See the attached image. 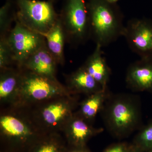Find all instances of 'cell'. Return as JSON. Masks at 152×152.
Instances as JSON below:
<instances>
[{
	"instance_id": "4",
	"label": "cell",
	"mask_w": 152,
	"mask_h": 152,
	"mask_svg": "<svg viewBox=\"0 0 152 152\" xmlns=\"http://www.w3.org/2000/svg\"><path fill=\"white\" fill-rule=\"evenodd\" d=\"M66 40L74 47L90 39L89 23L85 0H66L60 14Z\"/></svg>"
},
{
	"instance_id": "28",
	"label": "cell",
	"mask_w": 152,
	"mask_h": 152,
	"mask_svg": "<svg viewBox=\"0 0 152 152\" xmlns=\"http://www.w3.org/2000/svg\"><path fill=\"white\" fill-rule=\"evenodd\" d=\"M1 152H4V151H1Z\"/></svg>"
},
{
	"instance_id": "7",
	"label": "cell",
	"mask_w": 152,
	"mask_h": 152,
	"mask_svg": "<svg viewBox=\"0 0 152 152\" xmlns=\"http://www.w3.org/2000/svg\"><path fill=\"white\" fill-rule=\"evenodd\" d=\"M123 37L131 50L140 58L152 60V20L131 19L125 25Z\"/></svg>"
},
{
	"instance_id": "14",
	"label": "cell",
	"mask_w": 152,
	"mask_h": 152,
	"mask_svg": "<svg viewBox=\"0 0 152 152\" xmlns=\"http://www.w3.org/2000/svg\"><path fill=\"white\" fill-rule=\"evenodd\" d=\"M67 89L75 94H91L104 90L83 66L67 78Z\"/></svg>"
},
{
	"instance_id": "16",
	"label": "cell",
	"mask_w": 152,
	"mask_h": 152,
	"mask_svg": "<svg viewBox=\"0 0 152 152\" xmlns=\"http://www.w3.org/2000/svg\"><path fill=\"white\" fill-rule=\"evenodd\" d=\"M44 36L49 51L58 64L63 65L65 63L64 48L66 40L60 18L51 29Z\"/></svg>"
},
{
	"instance_id": "15",
	"label": "cell",
	"mask_w": 152,
	"mask_h": 152,
	"mask_svg": "<svg viewBox=\"0 0 152 152\" xmlns=\"http://www.w3.org/2000/svg\"><path fill=\"white\" fill-rule=\"evenodd\" d=\"M1 72L0 99L1 102H9L18 96L22 70L11 67L1 70Z\"/></svg>"
},
{
	"instance_id": "18",
	"label": "cell",
	"mask_w": 152,
	"mask_h": 152,
	"mask_svg": "<svg viewBox=\"0 0 152 152\" xmlns=\"http://www.w3.org/2000/svg\"><path fill=\"white\" fill-rule=\"evenodd\" d=\"M66 148L62 141L56 135L44 138H38L28 152H65Z\"/></svg>"
},
{
	"instance_id": "23",
	"label": "cell",
	"mask_w": 152,
	"mask_h": 152,
	"mask_svg": "<svg viewBox=\"0 0 152 152\" xmlns=\"http://www.w3.org/2000/svg\"><path fill=\"white\" fill-rule=\"evenodd\" d=\"M65 152H92L87 148L86 145L83 146H74L69 145L66 148Z\"/></svg>"
},
{
	"instance_id": "20",
	"label": "cell",
	"mask_w": 152,
	"mask_h": 152,
	"mask_svg": "<svg viewBox=\"0 0 152 152\" xmlns=\"http://www.w3.org/2000/svg\"><path fill=\"white\" fill-rule=\"evenodd\" d=\"M132 143L143 152L152 150V119L139 130Z\"/></svg>"
},
{
	"instance_id": "24",
	"label": "cell",
	"mask_w": 152,
	"mask_h": 152,
	"mask_svg": "<svg viewBox=\"0 0 152 152\" xmlns=\"http://www.w3.org/2000/svg\"><path fill=\"white\" fill-rule=\"evenodd\" d=\"M128 152H144L139 147L137 146L133 143L130 144Z\"/></svg>"
},
{
	"instance_id": "22",
	"label": "cell",
	"mask_w": 152,
	"mask_h": 152,
	"mask_svg": "<svg viewBox=\"0 0 152 152\" xmlns=\"http://www.w3.org/2000/svg\"><path fill=\"white\" fill-rule=\"evenodd\" d=\"M129 145L124 142L117 143L109 146L102 152H128Z\"/></svg>"
},
{
	"instance_id": "1",
	"label": "cell",
	"mask_w": 152,
	"mask_h": 152,
	"mask_svg": "<svg viewBox=\"0 0 152 152\" xmlns=\"http://www.w3.org/2000/svg\"><path fill=\"white\" fill-rule=\"evenodd\" d=\"M101 113L106 129L115 138L127 137L143 126L140 99L136 95L111 94Z\"/></svg>"
},
{
	"instance_id": "6",
	"label": "cell",
	"mask_w": 152,
	"mask_h": 152,
	"mask_svg": "<svg viewBox=\"0 0 152 152\" xmlns=\"http://www.w3.org/2000/svg\"><path fill=\"white\" fill-rule=\"evenodd\" d=\"M15 21V26L7 39L15 64L20 68L31 55L46 45V42L42 35L30 30L16 20Z\"/></svg>"
},
{
	"instance_id": "5",
	"label": "cell",
	"mask_w": 152,
	"mask_h": 152,
	"mask_svg": "<svg viewBox=\"0 0 152 152\" xmlns=\"http://www.w3.org/2000/svg\"><path fill=\"white\" fill-rule=\"evenodd\" d=\"M21 80L18 96L29 102H46L68 94L57 80H53L21 68Z\"/></svg>"
},
{
	"instance_id": "26",
	"label": "cell",
	"mask_w": 152,
	"mask_h": 152,
	"mask_svg": "<svg viewBox=\"0 0 152 152\" xmlns=\"http://www.w3.org/2000/svg\"><path fill=\"white\" fill-rule=\"evenodd\" d=\"M48 1H51L53 2V3L54 2L57 0H48Z\"/></svg>"
},
{
	"instance_id": "2",
	"label": "cell",
	"mask_w": 152,
	"mask_h": 152,
	"mask_svg": "<svg viewBox=\"0 0 152 152\" xmlns=\"http://www.w3.org/2000/svg\"><path fill=\"white\" fill-rule=\"evenodd\" d=\"M87 6L90 38L96 45L104 48L123 37L124 16L116 4L105 0H88Z\"/></svg>"
},
{
	"instance_id": "10",
	"label": "cell",
	"mask_w": 152,
	"mask_h": 152,
	"mask_svg": "<svg viewBox=\"0 0 152 152\" xmlns=\"http://www.w3.org/2000/svg\"><path fill=\"white\" fill-rule=\"evenodd\" d=\"M126 82L128 88L134 91L152 94V60L140 58L130 64Z\"/></svg>"
},
{
	"instance_id": "9",
	"label": "cell",
	"mask_w": 152,
	"mask_h": 152,
	"mask_svg": "<svg viewBox=\"0 0 152 152\" xmlns=\"http://www.w3.org/2000/svg\"><path fill=\"white\" fill-rule=\"evenodd\" d=\"M58 97L50 100L40 109L39 118L47 127L54 129L64 126L73 115L76 102L69 98Z\"/></svg>"
},
{
	"instance_id": "13",
	"label": "cell",
	"mask_w": 152,
	"mask_h": 152,
	"mask_svg": "<svg viewBox=\"0 0 152 152\" xmlns=\"http://www.w3.org/2000/svg\"><path fill=\"white\" fill-rule=\"evenodd\" d=\"M102 48L100 46L96 45L94 50L82 66L105 90L108 88L111 70L103 56Z\"/></svg>"
},
{
	"instance_id": "21",
	"label": "cell",
	"mask_w": 152,
	"mask_h": 152,
	"mask_svg": "<svg viewBox=\"0 0 152 152\" xmlns=\"http://www.w3.org/2000/svg\"><path fill=\"white\" fill-rule=\"evenodd\" d=\"M15 64L12 53L9 45L7 37L0 38V69H4L11 68Z\"/></svg>"
},
{
	"instance_id": "11",
	"label": "cell",
	"mask_w": 152,
	"mask_h": 152,
	"mask_svg": "<svg viewBox=\"0 0 152 152\" xmlns=\"http://www.w3.org/2000/svg\"><path fill=\"white\" fill-rule=\"evenodd\" d=\"M69 145L83 146L90 139L104 131L102 128L94 127L89 122L73 114L64 126Z\"/></svg>"
},
{
	"instance_id": "17",
	"label": "cell",
	"mask_w": 152,
	"mask_h": 152,
	"mask_svg": "<svg viewBox=\"0 0 152 152\" xmlns=\"http://www.w3.org/2000/svg\"><path fill=\"white\" fill-rule=\"evenodd\" d=\"M111 94L108 88L89 95L80 104L77 113L79 115L91 123L103 108L106 101Z\"/></svg>"
},
{
	"instance_id": "12",
	"label": "cell",
	"mask_w": 152,
	"mask_h": 152,
	"mask_svg": "<svg viewBox=\"0 0 152 152\" xmlns=\"http://www.w3.org/2000/svg\"><path fill=\"white\" fill-rule=\"evenodd\" d=\"M58 64L45 45L31 55L20 68L57 80L56 72Z\"/></svg>"
},
{
	"instance_id": "3",
	"label": "cell",
	"mask_w": 152,
	"mask_h": 152,
	"mask_svg": "<svg viewBox=\"0 0 152 152\" xmlns=\"http://www.w3.org/2000/svg\"><path fill=\"white\" fill-rule=\"evenodd\" d=\"M15 20L24 26L44 35L48 32L60 18L53 2L38 0H16Z\"/></svg>"
},
{
	"instance_id": "19",
	"label": "cell",
	"mask_w": 152,
	"mask_h": 152,
	"mask_svg": "<svg viewBox=\"0 0 152 152\" xmlns=\"http://www.w3.org/2000/svg\"><path fill=\"white\" fill-rule=\"evenodd\" d=\"M15 17L12 1L6 0L0 9V38L7 37L12 28V23L15 21Z\"/></svg>"
},
{
	"instance_id": "25",
	"label": "cell",
	"mask_w": 152,
	"mask_h": 152,
	"mask_svg": "<svg viewBox=\"0 0 152 152\" xmlns=\"http://www.w3.org/2000/svg\"><path fill=\"white\" fill-rule=\"evenodd\" d=\"M111 4H116L120 0H105Z\"/></svg>"
},
{
	"instance_id": "8",
	"label": "cell",
	"mask_w": 152,
	"mask_h": 152,
	"mask_svg": "<svg viewBox=\"0 0 152 152\" xmlns=\"http://www.w3.org/2000/svg\"><path fill=\"white\" fill-rule=\"evenodd\" d=\"M0 127L4 137L15 147H27L28 150L39 138L30 124L16 115H2Z\"/></svg>"
},
{
	"instance_id": "27",
	"label": "cell",
	"mask_w": 152,
	"mask_h": 152,
	"mask_svg": "<svg viewBox=\"0 0 152 152\" xmlns=\"http://www.w3.org/2000/svg\"><path fill=\"white\" fill-rule=\"evenodd\" d=\"M144 152H152V150H151V151H148Z\"/></svg>"
}]
</instances>
